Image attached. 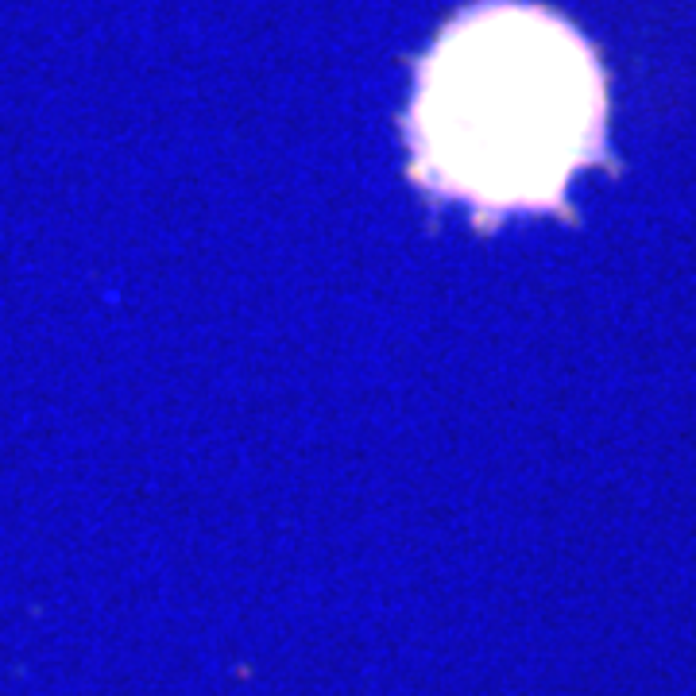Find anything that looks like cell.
<instances>
[{"label":"cell","mask_w":696,"mask_h":696,"mask_svg":"<svg viewBox=\"0 0 696 696\" xmlns=\"http://www.w3.org/2000/svg\"><path fill=\"white\" fill-rule=\"evenodd\" d=\"M600 124V66L554 12L503 0L472 8L422 63V170L480 206H554Z\"/></svg>","instance_id":"1"}]
</instances>
